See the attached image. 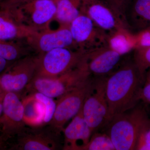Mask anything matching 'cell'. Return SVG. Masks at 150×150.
I'll return each instance as SVG.
<instances>
[{
    "label": "cell",
    "instance_id": "cell-20",
    "mask_svg": "<svg viewBox=\"0 0 150 150\" xmlns=\"http://www.w3.org/2000/svg\"><path fill=\"white\" fill-rule=\"evenodd\" d=\"M21 99L24 107V120L26 125L33 128L43 126L44 110L42 104L31 93Z\"/></svg>",
    "mask_w": 150,
    "mask_h": 150
},
{
    "label": "cell",
    "instance_id": "cell-14",
    "mask_svg": "<svg viewBox=\"0 0 150 150\" xmlns=\"http://www.w3.org/2000/svg\"><path fill=\"white\" fill-rule=\"evenodd\" d=\"M58 135L51 129L27 128L18 136L17 142L11 149L17 150H55L59 148L56 140Z\"/></svg>",
    "mask_w": 150,
    "mask_h": 150
},
{
    "label": "cell",
    "instance_id": "cell-29",
    "mask_svg": "<svg viewBox=\"0 0 150 150\" xmlns=\"http://www.w3.org/2000/svg\"><path fill=\"white\" fill-rule=\"evenodd\" d=\"M33 1L37 0H4L0 3V8L14 7L23 3Z\"/></svg>",
    "mask_w": 150,
    "mask_h": 150
},
{
    "label": "cell",
    "instance_id": "cell-11",
    "mask_svg": "<svg viewBox=\"0 0 150 150\" xmlns=\"http://www.w3.org/2000/svg\"><path fill=\"white\" fill-rule=\"evenodd\" d=\"M26 40L34 52L40 55L57 48L81 50L73 38L70 25H59L57 29L36 32Z\"/></svg>",
    "mask_w": 150,
    "mask_h": 150
},
{
    "label": "cell",
    "instance_id": "cell-15",
    "mask_svg": "<svg viewBox=\"0 0 150 150\" xmlns=\"http://www.w3.org/2000/svg\"><path fill=\"white\" fill-rule=\"evenodd\" d=\"M36 32L23 24L12 8H0V40L26 39Z\"/></svg>",
    "mask_w": 150,
    "mask_h": 150
},
{
    "label": "cell",
    "instance_id": "cell-27",
    "mask_svg": "<svg viewBox=\"0 0 150 150\" xmlns=\"http://www.w3.org/2000/svg\"><path fill=\"white\" fill-rule=\"evenodd\" d=\"M119 11L124 16L126 8L131 0H103Z\"/></svg>",
    "mask_w": 150,
    "mask_h": 150
},
{
    "label": "cell",
    "instance_id": "cell-5",
    "mask_svg": "<svg viewBox=\"0 0 150 150\" xmlns=\"http://www.w3.org/2000/svg\"><path fill=\"white\" fill-rule=\"evenodd\" d=\"M86 54L81 50L61 48L40 55L34 77L54 78L63 74L80 66Z\"/></svg>",
    "mask_w": 150,
    "mask_h": 150
},
{
    "label": "cell",
    "instance_id": "cell-24",
    "mask_svg": "<svg viewBox=\"0 0 150 150\" xmlns=\"http://www.w3.org/2000/svg\"><path fill=\"white\" fill-rule=\"evenodd\" d=\"M32 93L35 99L43 105L44 110L43 125H47L50 123L56 110V102L54 98L49 97L38 92L30 93Z\"/></svg>",
    "mask_w": 150,
    "mask_h": 150
},
{
    "label": "cell",
    "instance_id": "cell-2",
    "mask_svg": "<svg viewBox=\"0 0 150 150\" xmlns=\"http://www.w3.org/2000/svg\"><path fill=\"white\" fill-rule=\"evenodd\" d=\"M149 117L143 106L115 115L102 129L112 141L115 150H134L139 131Z\"/></svg>",
    "mask_w": 150,
    "mask_h": 150
},
{
    "label": "cell",
    "instance_id": "cell-34",
    "mask_svg": "<svg viewBox=\"0 0 150 150\" xmlns=\"http://www.w3.org/2000/svg\"><path fill=\"white\" fill-rule=\"evenodd\" d=\"M3 1H4V0H0V3L2 2Z\"/></svg>",
    "mask_w": 150,
    "mask_h": 150
},
{
    "label": "cell",
    "instance_id": "cell-9",
    "mask_svg": "<svg viewBox=\"0 0 150 150\" xmlns=\"http://www.w3.org/2000/svg\"><path fill=\"white\" fill-rule=\"evenodd\" d=\"M70 28L78 48L86 53L108 46V33L85 14L73 21Z\"/></svg>",
    "mask_w": 150,
    "mask_h": 150
},
{
    "label": "cell",
    "instance_id": "cell-10",
    "mask_svg": "<svg viewBox=\"0 0 150 150\" xmlns=\"http://www.w3.org/2000/svg\"><path fill=\"white\" fill-rule=\"evenodd\" d=\"M81 10L108 34L122 28L129 29L124 16L103 0H82Z\"/></svg>",
    "mask_w": 150,
    "mask_h": 150
},
{
    "label": "cell",
    "instance_id": "cell-26",
    "mask_svg": "<svg viewBox=\"0 0 150 150\" xmlns=\"http://www.w3.org/2000/svg\"><path fill=\"white\" fill-rule=\"evenodd\" d=\"M134 34L136 40V48L150 46V29L145 30Z\"/></svg>",
    "mask_w": 150,
    "mask_h": 150
},
{
    "label": "cell",
    "instance_id": "cell-7",
    "mask_svg": "<svg viewBox=\"0 0 150 150\" xmlns=\"http://www.w3.org/2000/svg\"><path fill=\"white\" fill-rule=\"evenodd\" d=\"M58 0H37L23 3L14 7L15 13L23 24L36 32L50 28L54 20Z\"/></svg>",
    "mask_w": 150,
    "mask_h": 150
},
{
    "label": "cell",
    "instance_id": "cell-17",
    "mask_svg": "<svg viewBox=\"0 0 150 150\" xmlns=\"http://www.w3.org/2000/svg\"><path fill=\"white\" fill-rule=\"evenodd\" d=\"M82 109L63 130L64 135V150H76L79 141L82 142L81 146L86 144L93 134L91 129L83 118Z\"/></svg>",
    "mask_w": 150,
    "mask_h": 150
},
{
    "label": "cell",
    "instance_id": "cell-21",
    "mask_svg": "<svg viewBox=\"0 0 150 150\" xmlns=\"http://www.w3.org/2000/svg\"><path fill=\"white\" fill-rule=\"evenodd\" d=\"M82 0H58L54 20L59 25H70L81 14Z\"/></svg>",
    "mask_w": 150,
    "mask_h": 150
},
{
    "label": "cell",
    "instance_id": "cell-3",
    "mask_svg": "<svg viewBox=\"0 0 150 150\" xmlns=\"http://www.w3.org/2000/svg\"><path fill=\"white\" fill-rule=\"evenodd\" d=\"M91 76L85 58L79 67L56 77L33 78L24 92L40 93L52 98H58L76 88Z\"/></svg>",
    "mask_w": 150,
    "mask_h": 150
},
{
    "label": "cell",
    "instance_id": "cell-18",
    "mask_svg": "<svg viewBox=\"0 0 150 150\" xmlns=\"http://www.w3.org/2000/svg\"><path fill=\"white\" fill-rule=\"evenodd\" d=\"M108 45L118 54L127 55L136 48L135 34L127 28H122L108 33Z\"/></svg>",
    "mask_w": 150,
    "mask_h": 150
},
{
    "label": "cell",
    "instance_id": "cell-19",
    "mask_svg": "<svg viewBox=\"0 0 150 150\" xmlns=\"http://www.w3.org/2000/svg\"><path fill=\"white\" fill-rule=\"evenodd\" d=\"M35 53L26 39L0 40V57L9 62H15Z\"/></svg>",
    "mask_w": 150,
    "mask_h": 150
},
{
    "label": "cell",
    "instance_id": "cell-30",
    "mask_svg": "<svg viewBox=\"0 0 150 150\" xmlns=\"http://www.w3.org/2000/svg\"><path fill=\"white\" fill-rule=\"evenodd\" d=\"M13 62H9L8 61L0 57V75L4 71L10 66Z\"/></svg>",
    "mask_w": 150,
    "mask_h": 150
},
{
    "label": "cell",
    "instance_id": "cell-12",
    "mask_svg": "<svg viewBox=\"0 0 150 150\" xmlns=\"http://www.w3.org/2000/svg\"><path fill=\"white\" fill-rule=\"evenodd\" d=\"M24 120V107L18 94L6 92L3 101V112L0 118L2 136L6 140L19 135L26 129Z\"/></svg>",
    "mask_w": 150,
    "mask_h": 150
},
{
    "label": "cell",
    "instance_id": "cell-16",
    "mask_svg": "<svg viewBox=\"0 0 150 150\" xmlns=\"http://www.w3.org/2000/svg\"><path fill=\"white\" fill-rule=\"evenodd\" d=\"M124 15L133 33L150 29V0H131Z\"/></svg>",
    "mask_w": 150,
    "mask_h": 150
},
{
    "label": "cell",
    "instance_id": "cell-22",
    "mask_svg": "<svg viewBox=\"0 0 150 150\" xmlns=\"http://www.w3.org/2000/svg\"><path fill=\"white\" fill-rule=\"evenodd\" d=\"M77 150H115L112 141L104 132H95L89 142L80 146Z\"/></svg>",
    "mask_w": 150,
    "mask_h": 150
},
{
    "label": "cell",
    "instance_id": "cell-23",
    "mask_svg": "<svg viewBox=\"0 0 150 150\" xmlns=\"http://www.w3.org/2000/svg\"><path fill=\"white\" fill-rule=\"evenodd\" d=\"M134 62L145 78V74L150 68V46L136 47L132 52Z\"/></svg>",
    "mask_w": 150,
    "mask_h": 150
},
{
    "label": "cell",
    "instance_id": "cell-8",
    "mask_svg": "<svg viewBox=\"0 0 150 150\" xmlns=\"http://www.w3.org/2000/svg\"><path fill=\"white\" fill-rule=\"evenodd\" d=\"M94 78L93 88L86 98L82 109L83 118L93 134L106 126L108 114L105 77Z\"/></svg>",
    "mask_w": 150,
    "mask_h": 150
},
{
    "label": "cell",
    "instance_id": "cell-28",
    "mask_svg": "<svg viewBox=\"0 0 150 150\" xmlns=\"http://www.w3.org/2000/svg\"><path fill=\"white\" fill-rule=\"evenodd\" d=\"M140 98L144 103L150 104V82H145L141 92Z\"/></svg>",
    "mask_w": 150,
    "mask_h": 150
},
{
    "label": "cell",
    "instance_id": "cell-6",
    "mask_svg": "<svg viewBox=\"0 0 150 150\" xmlns=\"http://www.w3.org/2000/svg\"><path fill=\"white\" fill-rule=\"evenodd\" d=\"M40 57L35 53L13 62L0 75L3 90L21 95L35 76Z\"/></svg>",
    "mask_w": 150,
    "mask_h": 150
},
{
    "label": "cell",
    "instance_id": "cell-32",
    "mask_svg": "<svg viewBox=\"0 0 150 150\" xmlns=\"http://www.w3.org/2000/svg\"><path fill=\"white\" fill-rule=\"evenodd\" d=\"M6 141V140L2 135L0 136V150L3 149L4 147L5 142Z\"/></svg>",
    "mask_w": 150,
    "mask_h": 150
},
{
    "label": "cell",
    "instance_id": "cell-1",
    "mask_svg": "<svg viewBox=\"0 0 150 150\" xmlns=\"http://www.w3.org/2000/svg\"><path fill=\"white\" fill-rule=\"evenodd\" d=\"M132 52L117 69L105 77L108 107L107 123L113 116L131 110L141 101L145 78L134 62Z\"/></svg>",
    "mask_w": 150,
    "mask_h": 150
},
{
    "label": "cell",
    "instance_id": "cell-33",
    "mask_svg": "<svg viewBox=\"0 0 150 150\" xmlns=\"http://www.w3.org/2000/svg\"><path fill=\"white\" fill-rule=\"evenodd\" d=\"M145 81L150 82V68L147 70L145 74Z\"/></svg>",
    "mask_w": 150,
    "mask_h": 150
},
{
    "label": "cell",
    "instance_id": "cell-25",
    "mask_svg": "<svg viewBox=\"0 0 150 150\" xmlns=\"http://www.w3.org/2000/svg\"><path fill=\"white\" fill-rule=\"evenodd\" d=\"M134 150H150V118L148 117L140 128Z\"/></svg>",
    "mask_w": 150,
    "mask_h": 150
},
{
    "label": "cell",
    "instance_id": "cell-13",
    "mask_svg": "<svg viewBox=\"0 0 150 150\" xmlns=\"http://www.w3.org/2000/svg\"><path fill=\"white\" fill-rule=\"evenodd\" d=\"M127 55H121L105 46L86 53V64L94 77H105L118 69Z\"/></svg>",
    "mask_w": 150,
    "mask_h": 150
},
{
    "label": "cell",
    "instance_id": "cell-31",
    "mask_svg": "<svg viewBox=\"0 0 150 150\" xmlns=\"http://www.w3.org/2000/svg\"><path fill=\"white\" fill-rule=\"evenodd\" d=\"M6 92L4 91L0 86V118L1 117L3 112V101Z\"/></svg>",
    "mask_w": 150,
    "mask_h": 150
},
{
    "label": "cell",
    "instance_id": "cell-4",
    "mask_svg": "<svg viewBox=\"0 0 150 150\" xmlns=\"http://www.w3.org/2000/svg\"><path fill=\"white\" fill-rule=\"evenodd\" d=\"M95 78L91 76L76 88L58 98L53 118L48 128L59 136L67 122L77 115L82 108L86 98L92 90Z\"/></svg>",
    "mask_w": 150,
    "mask_h": 150
}]
</instances>
